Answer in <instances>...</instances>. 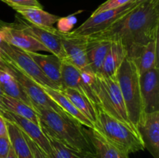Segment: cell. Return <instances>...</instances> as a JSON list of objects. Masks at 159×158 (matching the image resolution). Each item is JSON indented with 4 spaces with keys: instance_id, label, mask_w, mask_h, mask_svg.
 I'll list each match as a JSON object with an SVG mask.
<instances>
[{
    "instance_id": "6da1fadb",
    "label": "cell",
    "mask_w": 159,
    "mask_h": 158,
    "mask_svg": "<svg viewBox=\"0 0 159 158\" xmlns=\"http://www.w3.org/2000/svg\"><path fill=\"white\" fill-rule=\"evenodd\" d=\"M159 0H149L135 6L111 29L96 34L120 40L127 57L135 58L141 47L158 38Z\"/></svg>"
},
{
    "instance_id": "7a4b0ae2",
    "label": "cell",
    "mask_w": 159,
    "mask_h": 158,
    "mask_svg": "<svg viewBox=\"0 0 159 158\" xmlns=\"http://www.w3.org/2000/svg\"><path fill=\"white\" fill-rule=\"evenodd\" d=\"M33 108L38 115L40 129L47 136L78 153L94 152L84 127L74 118L40 105H33Z\"/></svg>"
},
{
    "instance_id": "3957f363",
    "label": "cell",
    "mask_w": 159,
    "mask_h": 158,
    "mask_svg": "<svg viewBox=\"0 0 159 158\" xmlns=\"http://www.w3.org/2000/svg\"><path fill=\"white\" fill-rule=\"evenodd\" d=\"M93 129L125 154L130 155L144 150L136 129L117 120L99 107H97V116Z\"/></svg>"
},
{
    "instance_id": "277c9868",
    "label": "cell",
    "mask_w": 159,
    "mask_h": 158,
    "mask_svg": "<svg viewBox=\"0 0 159 158\" xmlns=\"http://www.w3.org/2000/svg\"><path fill=\"white\" fill-rule=\"evenodd\" d=\"M116 78L125 102L127 116L137 129L138 121L144 111L140 85V72L136 63L131 57H127L124 59L116 74Z\"/></svg>"
},
{
    "instance_id": "5b68a950",
    "label": "cell",
    "mask_w": 159,
    "mask_h": 158,
    "mask_svg": "<svg viewBox=\"0 0 159 158\" xmlns=\"http://www.w3.org/2000/svg\"><path fill=\"white\" fill-rule=\"evenodd\" d=\"M96 75L99 85V108L123 123L136 129L127 116L125 102L116 77H105L102 74Z\"/></svg>"
},
{
    "instance_id": "8992f818",
    "label": "cell",
    "mask_w": 159,
    "mask_h": 158,
    "mask_svg": "<svg viewBox=\"0 0 159 158\" xmlns=\"http://www.w3.org/2000/svg\"><path fill=\"white\" fill-rule=\"evenodd\" d=\"M61 81L62 88H72L86 97L96 108L100 106L97 77L92 71H81L69 62L62 60Z\"/></svg>"
},
{
    "instance_id": "52a82bcc",
    "label": "cell",
    "mask_w": 159,
    "mask_h": 158,
    "mask_svg": "<svg viewBox=\"0 0 159 158\" xmlns=\"http://www.w3.org/2000/svg\"><path fill=\"white\" fill-rule=\"evenodd\" d=\"M138 5L134 1L121 7L91 15L89 18L71 33L76 35L89 37L110 30Z\"/></svg>"
},
{
    "instance_id": "ba28073f",
    "label": "cell",
    "mask_w": 159,
    "mask_h": 158,
    "mask_svg": "<svg viewBox=\"0 0 159 158\" xmlns=\"http://www.w3.org/2000/svg\"><path fill=\"white\" fill-rule=\"evenodd\" d=\"M0 60L9 70V72L16 79L17 81L20 84L26 94L32 102L33 105H40L44 108H50L59 114L68 115L43 91L40 85L30 77L27 74H25L9 59L0 54Z\"/></svg>"
},
{
    "instance_id": "9c48e42d",
    "label": "cell",
    "mask_w": 159,
    "mask_h": 158,
    "mask_svg": "<svg viewBox=\"0 0 159 158\" xmlns=\"http://www.w3.org/2000/svg\"><path fill=\"white\" fill-rule=\"evenodd\" d=\"M0 54L9 59L20 70L35 81L38 85L58 90V88L44 75L27 51L12 46L0 37Z\"/></svg>"
},
{
    "instance_id": "30bf717a",
    "label": "cell",
    "mask_w": 159,
    "mask_h": 158,
    "mask_svg": "<svg viewBox=\"0 0 159 158\" xmlns=\"http://www.w3.org/2000/svg\"><path fill=\"white\" fill-rule=\"evenodd\" d=\"M57 33L60 37L65 54V59L63 60L71 63L81 71H92L88 65L86 56L88 37L58 29Z\"/></svg>"
},
{
    "instance_id": "8fae6325",
    "label": "cell",
    "mask_w": 159,
    "mask_h": 158,
    "mask_svg": "<svg viewBox=\"0 0 159 158\" xmlns=\"http://www.w3.org/2000/svg\"><path fill=\"white\" fill-rule=\"evenodd\" d=\"M18 21L12 23L15 27L21 29L26 34L37 40L39 43L48 49V52L54 54L61 60L65 59V54L62 46L60 37L57 33V29L54 27L41 28L34 26L27 22L23 21L22 19L17 17Z\"/></svg>"
},
{
    "instance_id": "7c38bea8",
    "label": "cell",
    "mask_w": 159,
    "mask_h": 158,
    "mask_svg": "<svg viewBox=\"0 0 159 158\" xmlns=\"http://www.w3.org/2000/svg\"><path fill=\"white\" fill-rule=\"evenodd\" d=\"M144 150L154 158H159V111L143 113L137 125Z\"/></svg>"
},
{
    "instance_id": "4fadbf2b",
    "label": "cell",
    "mask_w": 159,
    "mask_h": 158,
    "mask_svg": "<svg viewBox=\"0 0 159 158\" xmlns=\"http://www.w3.org/2000/svg\"><path fill=\"white\" fill-rule=\"evenodd\" d=\"M140 85L144 112L159 111V68L140 74Z\"/></svg>"
},
{
    "instance_id": "5bb4252c",
    "label": "cell",
    "mask_w": 159,
    "mask_h": 158,
    "mask_svg": "<svg viewBox=\"0 0 159 158\" xmlns=\"http://www.w3.org/2000/svg\"><path fill=\"white\" fill-rule=\"evenodd\" d=\"M2 116L17 125L28 137L32 139L39 147L45 152L50 158L52 156V148L50 141L39 125L27 119L19 116L9 111H2Z\"/></svg>"
},
{
    "instance_id": "9a60e30c",
    "label": "cell",
    "mask_w": 159,
    "mask_h": 158,
    "mask_svg": "<svg viewBox=\"0 0 159 158\" xmlns=\"http://www.w3.org/2000/svg\"><path fill=\"white\" fill-rule=\"evenodd\" d=\"M0 37L9 44L27 52H48L44 46L21 29L15 27L12 23L0 25Z\"/></svg>"
},
{
    "instance_id": "2e32d148",
    "label": "cell",
    "mask_w": 159,
    "mask_h": 158,
    "mask_svg": "<svg viewBox=\"0 0 159 158\" xmlns=\"http://www.w3.org/2000/svg\"><path fill=\"white\" fill-rule=\"evenodd\" d=\"M87 37V36H86ZM111 40L100 35L88 37L86 46V56L88 65L95 74H102V68Z\"/></svg>"
},
{
    "instance_id": "e0dca14e",
    "label": "cell",
    "mask_w": 159,
    "mask_h": 158,
    "mask_svg": "<svg viewBox=\"0 0 159 158\" xmlns=\"http://www.w3.org/2000/svg\"><path fill=\"white\" fill-rule=\"evenodd\" d=\"M28 53L44 75L61 91L63 88L61 81V59L54 54H41L37 52Z\"/></svg>"
},
{
    "instance_id": "ac0fdd59",
    "label": "cell",
    "mask_w": 159,
    "mask_h": 158,
    "mask_svg": "<svg viewBox=\"0 0 159 158\" xmlns=\"http://www.w3.org/2000/svg\"><path fill=\"white\" fill-rule=\"evenodd\" d=\"M110 48L104 60L102 74L105 77H116L118 71L124 59L127 57V50L122 42L116 38H111Z\"/></svg>"
},
{
    "instance_id": "d6986e66",
    "label": "cell",
    "mask_w": 159,
    "mask_h": 158,
    "mask_svg": "<svg viewBox=\"0 0 159 158\" xmlns=\"http://www.w3.org/2000/svg\"><path fill=\"white\" fill-rule=\"evenodd\" d=\"M27 23L41 28L54 27V25L59 20V16L49 13L43 8L37 7H12Z\"/></svg>"
},
{
    "instance_id": "ffe728a7",
    "label": "cell",
    "mask_w": 159,
    "mask_h": 158,
    "mask_svg": "<svg viewBox=\"0 0 159 158\" xmlns=\"http://www.w3.org/2000/svg\"><path fill=\"white\" fill-rule=\"evenodd\" d=\"M0 88L4 94L22 101L33 108L32 102L30 98L26 94L20 84L3 64L1 60H0Z\"/></svg>"
},
{
    "instance_id": "44dd1931",
    "label": "cell",
    "mask_w": 159,
    "mask_h": 158,
    "mask_svg": "<svg viewBox=\"0 0 159 158\" xmlns=\"http://www.w3.org/2000/svg\"><path fill=\"white\" fill-rule=\"evenodd\" d=\"M84 130L93 145L97 158H129V155L110 144L94 129L86 127Z\"/></svg>"
},
{
    "instance_id": "7402d4cb",
    "label": "cell",
    "mask_w": 159,
    "mask_h": 158,
    "mask_svg": "<svg viewBox=\"0 0 159 158\" xmlns=\"http://www.w3.org/2000/svg\"><path fill=\"white\" fill-rule=\"evenodd\" d=\"M40 87L43 90V91L56 104H57L67 114L74 118L79 123L82 124V125H85L87 128H94V125H93V122L89 120L85 116H84L60 91L49 88V87L43 86V85H40Z\"/></svg>"
},
{
    "instance_id": "603a6c76",
    "label": "cell",
    "mask_w": 159,
    "mask_h": 158,
    "mask_svg": "<svg viewBox=\"0 0 159 158\" xmlns=\"http://www.w3.org/2000/svg\"><path fill=\"white\" fill-rule=\"evenodd\" d=\"M132 59L136 63L140 74L158 68V38L141 47L137 57Z\"/></svg>"
},
{
    "instance_id": "cb8c5ba5",
    "label": "cell",
    "mask_w": 159,
    "mask_h": 158,
    "mask_svg": "<svg viewBox=\"0 0 159 158\" xmlns=\"http://www.w3.org/2000/svg\"><path fill=\"white\" fill-rule=\"evenodd\" d=\"M60 91L84 116L91 121L94 125L97 116V108L93 105L86 97L79 91L70 88H64Z\"/></svg>"
},
{
    "instance_id": "d4e9b609",
    "label": "cell",
    "mask_w": 159,
    "mask_h": 158,
    "mask_svg": "<svg viewBox=\"0 0 159 158\" xmlns=\"http://www.w3.org/2000/svg\"><path fill=\"white\" fill-rule=\"evenodd\" d=\"M6 125L12 148L17 158H34L30 147L25 139L23 131L16 124L9 120H6Z\"/></svg>"
},
{
    "instance_id": "484cf974",
    "label": "cell",
    "mask_w": 159,
    "mask_h": 158,
    "mask_svg": "<svg viewBox=\"0 0 159 158\" xmlns=\"http://www.w3.org/2000/svg\"><path fill=\"white\" fill-rule=\"evenodd\" d=\"M2 102L4 108L6 111H9L17 116L29 119L40 126L38 115L32 107L22 101L14 99L10 96L6 95V94H3Z\"/></svg>"
},
{
    "instance_id": "4316f807",
    "label": "cell",
    "mask_w": 159,
    "mask_h": 158,
    "mask_svg": "<svg viewBox=\"0 0 159 158\" xmlns=\"http://www.w3.org/2000/svg\"><path fill=\"white\" fill-rule=\"evenodd\" d=\"M135 1V0H107L104 2L102 4H101L94 12H93L92 15L94 14H97L99 12H103V11L109 10V9H116V8L121 7L125 5L128 4V3L131 2Z\"/></svg>"
},
{
    "instance_id": "83f0119b",
    "label": "cell",
    "mask_w": 159,
    "mask_h": 158,
    "mask_svg": "<svg viewBox=\"0 0 159 158\" xmlns=\"http://www.w3.org/2000/svg\"><path fill=\"white\" fill-rule=\"evenodd\" d=\"M2 2L12 7H37L43 8L38 0H1Z\"/></svg>"
},
{
    "instance_id": "f1b7e54d",
    "label": "cell",
    "mask_w": 159,
    "mask_h": 158,
    "mask_svg": "<svg viewBox=\"0 0 159 158\" xmlns=\"http://www.w3.org/2000/svg\"><path fill=\"white\" fill-rule=\"evenodd\" d=\"M23 135L25 136V139H26V142H27L28 145L30 147L31 151L33 153V156H34V158H50L48 155L45 153V152L42 150L40 147H39L32 139H30L24 133H23Z\"/></svg>"
},
{
    "instance_id": "f546056e",
    "label": "cell",
    "mask_w": 159,
    "mask_h": 158,
    "mask_svg": "<svg viewBox=\"0 0 159 158\" xmlns=\"http://www.w3.org/2000/svg\"><path fill=\"white\" fill-rule=\"evenodd\" d=\"M11 147L12 145L9 136H0V158H6Z\"/></svg>"
},
{
    "instance_id": "4dcf8cb0",
    "label": "cell",
    "mask_w": 159,
    "mask_h": 158,
    "mask_svg": "<svg viewBox=\"0 0 159 158\" xmlns=\"http://www.w3.org/2000/svg\"><path fill=\"white\" fill-rule=\"evenodd\" d=\"M8 129L6 125V120L1 114H0V136H7Z\"/></svg>"
},
{
    "instance_id": "1f68e13d",
    "label": "cell",
    "mask_w": 159,
    "mask_h": 158,
    "mask_svg": "<svg viewBox=\"0 0 159 158\" xmlns=\"http://www.w3.org/2000/svg\"><path fill=\"white\" fill-rule=\"evenodd\" d=\"M79 158H97L94 152H85L80 154Z\"/></svg>"
},
{
    "instance_id": "d6a6232c",
    "label": "cell",
    "mask_w": 159,
    "mask_h": 158,
    "mask_svg": "<svg viewBox=\"0 0 159 158\" xmlns=\"http://www.w3.org/2000/svg\"><path fill=\"white\" fill-rule=\"evenodd\" d=\"M3 92L2 91L1 88H0V114L2 113V112L5 111V108H4V105H3V102H2V99H3Z\"/></svg>"
},
{
    "instance_id": "836d02e7",
    "label": "cell",
    "mask_w": 159,
    "mask_h": 158,
    "mask_svg": "<svg viewBox=\"0 0 159 158\" xmlns=\"http://www.w3.org/2000/svg\"><path fill=\"white\" fill-rule=\"evenodd\" d=\"M6 158H17L15 152H14L13 149H12V147H11L10 150H9V153H8Z\"/></svg>"
},
{
    "instance_id": "e575fe53",
    "label": "cell",
    "mask_w": 159,
    "mask_h": 158,
    "mask_svg": "<svg viewBox=\"0 0 159 158\" xmlns=\"http://www.w3.org/2000/svg\"><path fill=\"white\" fill-rule=\"evenodd\" d=\"M149 1V0H135V2L137 3V4H141V3H143V2H148Z\"/></svg>"
}]
</instances>
